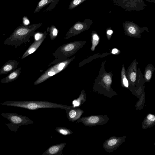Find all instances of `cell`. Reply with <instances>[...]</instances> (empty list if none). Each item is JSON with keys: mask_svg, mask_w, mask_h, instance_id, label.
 <instances>
[{"mask_svg": "<svg viewBox=\"0 0 155 155\" xmlns=\"http://www.w3.org/2000/svg\"><path fill=\"white\" fill-rule=\"evenodd\" d=\"M19 63L16 60H8L0 68V75L7 74L16 69Z\"/></svg>", "mask_w": 155, "mask_h": 155, "instance_id": "cell-8", "label": "cell"}, {"mask_svg": "<svg viewBox=\"0 0 155 155\" xmlns=\"http://www.w3.org/2000/svg\"><path fill=\"white\" fill-rule=\"evenodd\" d=\"M109 118L106 115H94L80 118L76 123H81L84 125L88 127L102 125L106 124L109 120Z\"/></svg>", "mask_w": 155, "mask_h": 155, "instance_id": "cell-4", "label": "cell"}, {"mask_svg": "<svg viewBox=\"0 0 155 155\" xmlns=\"http://www.w3.org/2000/svg\"><path fill=\"white\" fill-rule=\"evenodd\" d=\"M86 95L84 92L82 91L79 97L74 99L72 101V107H79L83 104L86 101Z\"/></svg>", "mask_w": 155, "mask_h": 155, "instance_id": "cell-12", "label": "cell"}, {"mask_svg": "<svg viewBox=\"0 0 155 155\" xmlns=\"http://www.w3.org/2000/svg\"><path fill=\"white\" fill-rule=\"evenodd\" d=\"M42 25V23H39L29 26H19L4 41L3 44L5 45L14 46L15 48H17L25 42L32 32Z\"/></svg>", "mask_w": 155, "mask_h": 155, "instance_id": "cell-2", "label": "cell"}, {"mask_svg": "<svg viewBox=\"0 0 155 155\" xmlns=\"http://www.w3.org/2000/svg\"><path fill=\"white\" fill-rule=\"evenodd\" d=\"M113 31L112 30H108L107 31V33L108 35H111L113 33Z\"/></svg>", "mask_w": 155, "mask_h": 155, "instance_id": "cell-28", "label": "cell"}, {"mask_svg": "<svg viewBox=\"0 0 155 155\" xmlns=\"http://www.w3.org/2000/svg\"><path fill=\"white\" fill-rule=\"evenodd\" d=\"M55 130L58 133L63 135H68L73 133L70 129L61 127H57L55 129Z\"/></svg>", "mask_w": 155, "mask_h": 155, "instance_id": "cell-13", "label": "cell"}, {"mask_svg": "<svg viewBox=\"0 0 155 155\" xmlns=\"http://www.w3.org/2000/svg\"><path fill=\"white\" fill-rule=\"evenodd\" d=\"M66 116L69 121L74 122L80 118L84 113L83 110L78 107H71L66 110Z\"/></svg>", "mask_w": 155, "mask_h": 155, "instance_id": "cell-6", "label": "cell"}, {"mask_svg": "<svg viewBox=\"0 0 155 155\" xmlns=\"http://www.w3.org/2000/svg\"><path fill=\"white\" fill-rule=\"evenodd\" d=\"M126 138V136L119 137H111L104 141L103 144V147L107 152H112L117 149L125 141Z\"/></svg>", "mask_w": 155, "mask_h": 155, "instance_id": "cell-5", "label": "cell"}, {"mask_svg": "<svg viewBox=\"0 0 155 155\" xmlns=\"http://www.w3.org/2000/svg\"><path fill=\"white\" fill-rule=\"evenodd\" d=\"M128 24L127 29L129 32L132 34H135L137 32V28L135 25L132 23H130Z\"/></svg>", "mask_w": 155, "mask_h": 155, "instance_id": "cell-15", "label": "cell"}, {"mask_svg": "<svg viewBox=\"0 0 155 155\" xmlns=\"http://www.w3.org/2000/svg\"><path fill=\"white\" fill-rule=\"evenodd\" d=\"M0 105L15 107L30 110L41 108L61 109L66 110L72 106L45 101H9L0 103Z\"/></svg>", "mask_w": 155, "mask_h": 155, "instance_id": "cell-1", "label": "cell"}, {"mask_svg": "<svg viewBox=\"0 0 155 155\" xmlns=\"http://www.w3.org/2000/svg\"></svg>", "mask_w": 155, "mask_h": 155, "instance_id": "cell-29", "label": "cell"}, {"mask_svg": "<svg viewBox=\"0 0 155 155\" xmlns=\"http://www.w3.org/2000/svg\"><path fill=\"white\" fill-rule=\"evenodd\" d=\"M152 75V73L151 72L150 70L147 71L146 73L145 74V77L146 79L149 80L151 78Z\"/></svg>", "mask_w": 155, "mask_h": 155, "instance_id": "cell-21", "label": "cell"}, {"mask_svg": "<svg viewBox=\"0 0 155 155\" xmlns=\"http://www.w3.org/2000/svg\"><path fill=\"white\" fill-rule=\"evenodd\" d=\"M23 21L24 24L25 25H28L29 23V21L26 17H24Z\"/></svg>", "mask_w": 155, "mask_h": 155, "instance_id": "cell-23", "label": "cell"}, {"mask_svg": "<svg viewBox=\"0 0 155 155\" xmlns=\"http://www.w3.org/2000/svg\"><path fill=\"white\" fill-rule=\"evenodd\" d=\"M118 52V50L116 48H114L113 49L112 51V53L113 54H115L117 53Z\"/></svg>", "mask_w": 155, "mask_h": 155, "instance_id": "cell-26", "label": "cell"}, {"mask_svg": "<svg viewBox=\"0 0 155 155\" xmlns=\"http://www.w3.org/2000/svg\"><path fill=\"white\" fill-rule=\"evenodd\" d=\"M51 32L54 36H56L58 34V30L54 26H52L51 27Z\"/></svg>", "mask_w": 155, "mask_h": 155, "instance_id": "cell-19", "label": "cell"}, {"mask_svg": "<svg viewBox=\"0 0 155 155\" xmlns=\"http://www.w3.org/2000/svg\"><path fill=\"white\" fill-rule=\"evenodd\" d=\"M104 82L107 85L110 84L112 82V80L110 77L108 75H105L103 78Z\"/></svg>", "mask_w": 155, "mask_h": 155, "instance_id": "cell-16", "label": "cell"}, {"mask_svg": "<svg viewBox=\"0 0 155 155\" xmlns=\"http://www.w3.org/2000/svg\"><path fill=\"white\" fill-rule=\"evenodd\" d=\"M21 68H20L11 72L8 75L1 80V83H7L17 79L21 74Z\"/></svg>", "mask_w": 155, "mask_h": 155, "instance_id": "cell-10", "label": "cell"}, {"mask_svg": "<svg viewBox=\"0 0 155 155\" xmlns=\"http://www.w3.org/2000/svg\"><path fill=\"white\" fill-rule=\"evenodd\" d=\"M59 0H41L38 3L34 12V13L38 12L41 9L50 4L46 11L50 10L54 8Z\"/></svg>", "mask_w": 155, "mask_h": 155, "instance_id": "cell-9", "label": "cell"}, {"mask_svg": "<svg viewBox=\"0 0 155 155\" xmlns=\"http://www.w3.org/2000/svg\"><path fill=\"white\" fill-rule=\"evenodd\" d=\"M55 74V73L54 72L50 71L48 73V75L50 76H52Z\"/></svg>", "mask_w": 155, "mask_h": 155, "instance_id": "cell-27", "label": "cell"}, {"mask_svg": "<svg viewBox=\"0 0 155 155\" xmlns=\"http://www.w3.org/2000/svg\"><path fill=\"white\" fill-rule=\"evenodd\" d=\"M67 143L64 142L51 146L42 154V155H61Z\"/></svg>", "mask_w": 155, "mask_h": 155, "instance_id": "cell-7", "label": "cell"}, {"mask_svg": "<svg viewBox=\"0 0 155 155\" xmlns=\"http://www.w3.org/2000/svg\"><path fill=\"white\" fill-rule=\"evenodd\" d=\"M136 74L135 72L132 73L130 76V79L132 82H134L136 79Z\"/></svg>", "mask_w": 155, "mask_h": 155, "instance_id": "cell-20", "label": "cell"}, {"mask_svg": "<svg viewBox=\"0 0 155 155\" xmlns=\"http://www.w3.org/2000/svg\"><path fill=\"white\" fill-rule=\"evenodd\" d=\"M65 65V64L63 63H61L59 65L58 69L59 70H61Z\"/></svg>", "mask_w": 155, "mask_h": 155, "instance_id": "cell-25", "label": "cell"}, {"mask_svg": "<svg viewBox=\"0 0 155 155\" xmlns=\"http://www.w3.org/2000/svg\"><path fill=\"white\" fill-rule=\"evenodd\" d=\"M86 0H72L70 2L68 9L72 10L84 2Z\"/></svg>", "mask_w": 155, "mask_h": 155, "instance_id": "cell-14", "label": "cell"}, {"mask_svg": "<svg viewBox=\"0 0 155 155\" xmlns=\"http://www.w3.org/2000/svg\"><path fill=\"white\" fill-rule=\"evenodd\" d=\"M42 35V34L39 33H37L36 34L35 36V39L36 40H38L41 37Z\"/></svg>", "mask_w": 155, "mask_h": 155, "instance_id": "cell-24", "label": "cell"}, {"mask_svg": "<svg viewBox=\"0 0 155 155\" xmlns=\"http://www.w3.org/2000/svg\"><path fill=\"white\" fill-rule=\"evenodd\" d=\"M155 124V116L153 114H149L144 118L142 123V127L143 129L151 127Z\"/></svg>", "mask_w": 155, "mask_h": 155, "instance_id": "cell-11", "label": "cell"}, {"mask_svg": "<svg viewBox=\"0 0 155 155\" xmlns=\"http://www.w3.org/2000/svg\"><path fill=\"white\" fill-rule=\"evenodd\" d=\"M125 76V75H124V77L123 79V84L125 87H128L129 85L127 79Z\"/></svg>", "mask_w": 155, "mask_h": 155, "instance_id": "cell-22", "label": "cell"}, {"mask_svg": "<svg viewBox=\"0 0 155 155\" xmlns=\"http://www.w3.org/2000/svg\"><path fill=\"white\" fill-rule=\"evenodd\" d=\"M1 115L10 122L5 124L12 131L16 133L18 129L22 125H28L34 123L33 121L27 117L12 113H2Z\"/></svg>", "mask_w": 155, "mask_h": 155, "instance_id": "cell-3", "label": "cell"}, {"mask_svg": "<svg viewBox=\"0 0 155 155\" xmlns=\"http://www.w3.org/2000/svg\"><path fill=\"white\" fill-rule=\"evenodd\" d=\"M74 45L71 44L67 45L64 48V49L66 51H69L72 50L74 48Z\"/></svg>", "mask_w": 155, "mask_h": 155, "instance_id": "cell-18", "label": "cell"}, {"mask_svg": "<svg viewBox=\"0 0 155 155\" xmlns=\"http://www.w3.org/2000/svg\"><path fill=\"white\" fill-rule=\"evenodd\" d=\"M99 38L97 35L95 34L93 35V41L92 48H94L98 43Z\"/></svg>", "mask_w": 155, "mask_h": 155, "instance_id": "cell-17", "label": "cell"}]
</instances>
